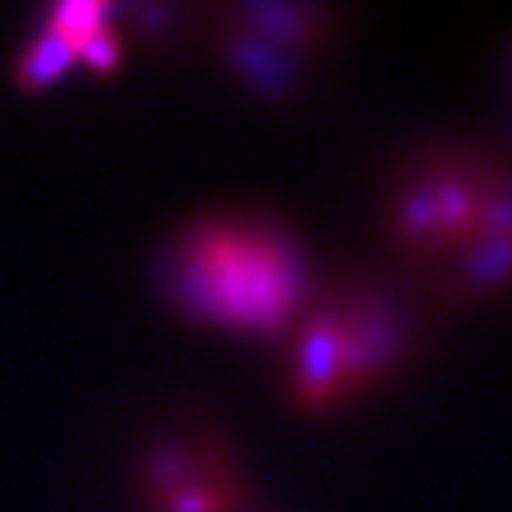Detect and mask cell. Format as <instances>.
I'll return each instance as SVG.
<instances>
[{
    "instance_id": "obj_2",
    "label": "cell",
    "mask_w": 512,
    "mask_h": 512,
    "mask_svg": "<svg viewBox=\"0 0 512 512\" xmlns=\"http://www.w3.org/2000/svg\"><path fill=\"white\" fill-rule=\"evenodd\" d=\"M274 345L281 399L313 420L345 416L413 370L424 306L388 267H335Z\"/></svg>"
},
{
    "instance_id": "obj_3",
    "label": "cell",
    "mask_w": 512,
    "mask_h": 512,
    "mask_svg": "<svg viewBox=\"0 0 512 512\" xmlns=\"http://www.w3.org/2000/svg\"><path fill=\"white\" fill-rule=\"evenodd\" d=\"M317 278L306 239L264 207L203 210L160 256V285L175 313L232 338L278 342Z\"/></svg>"
},
{
    "instance_id": "obj_6",
    "label": "cell",
    "mask_w": 512,
    "mask_h": 512,
    "mask_svg": "<svg viewBox=\"0 0 512 512\" xmlns=\"http://www.w3.org/2000/svg\"><path fill=\"white\" fill-rule=\"evenodd\" d=\"M111 18V8H96V4H68V8L50 11L47 25H40V36L22 54L18 82L25 89L47 86L72 64H86L93 72H111L121 61V36Z\"/></svg>"
},
{
    "instance_id": "obj_4",
    "label": "cell",
    "mask_w": 512,
    "mask_h": 512,
    "mask_svg": "<svg viewBox=\"0 0 512 512\" xmlns=\"http://www.w3.org/2000/svg\"><path fill=\"white\" fill-rule=\"evenodd\" d=\"M214 54L242 89L267 104H292L320 79L349 36L338 4H239L210 25Z\"/></svg>"
},
{
    "instance_id": "obj_5",
    "label": "cell",
    "mask_w": 512,
    "mask_h": 512,
    "mask_svg": "<svg viewBox=\"0 0 512 512\" xmlns=\"http://www.w3.org/2000/svg\"><path fill=\"white\" fill-rule=\"evenodd\" d=\"M143 498L150 512H253L239 459L210 427H185L150 445Z\"/></svg>"
},
{
    "instance_id": "obj_1",
    "label": "cell",
    "mask_w": 512,
    "mask_h": 512,
    "mask_svg": "<svg viewBox=\"0 0 512 512\" xmlns=\"http://www.w3.org/2000/svg\"><path fill=\"white\" fill-rule=\"evenodd\" d=\"M388 271L431 310L512 299V146L427 132L388 157L374 189Z\"/></svg>"
}]
</instances>
